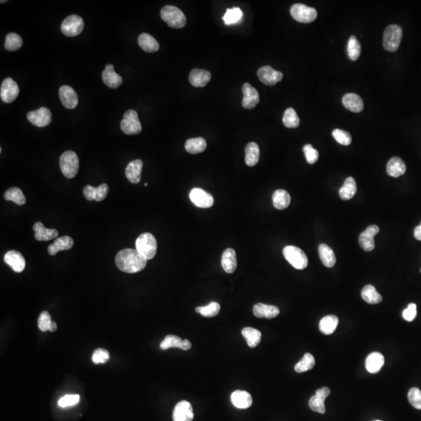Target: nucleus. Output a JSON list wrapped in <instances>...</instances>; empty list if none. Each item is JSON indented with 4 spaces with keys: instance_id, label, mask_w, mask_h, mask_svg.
<instances>
[{
    "instance_id": "f257e3e1",
    "label": "nucleus",
    "mask_w": 421,
    "mask_h": 421,
    "mask_svg": "<svg viewBox=\"0 0 421 421\" xmlns=\"http://www.w3.org/2000/svg\"><path fill=\"white\" fill-rule=\"evenodd\" d=\"M147 259L136 249L122 250L115 256V264L120 271L123 272H139L145 269L147 265Z\"/></svg>"
},
{
    "instance_id": "f03ea898",
    "label": "nucleus",
    "mask_w": 421,
    "mask_h": 421,
    "mask_svg": "<svg viewBox=\"0 0 421 421\" xmlns=\"http://www.w3.org/2000/svg\"><path fill=\"white\" fill-rule=\"evenodd\" d=\"M136 250L147 260L154 259L157 253L156 237L149 233H142L136 240Z\"/></svg>"
},
{
    "instance_id": "7ed1b4c3",
    "label": "nucleus",
    "mask_w": 421,
    "mask_h": 421,
    "mask_svg": "<svg viewBox=\"0 0 421 421\" xmlns=\"http://www.w3.org/2000/svg\"><path fill=\"white\" fill-rule=\"evenodd\" d=\"M161 17L169 27L182 28L187 24V18L181 9L174 6H164L161 10Z\"/></svg>"
},
{
    "instance_id": "20e7f679",
    "label": "nucleus",
    "mask_w": 421,
    "mask_h": 421,
    "mask_svg": "<svg viewBox=\"0 0 421 421\" xmlns=\"http://www.w3.org/2000/svg\"><path fill=\"white\" fill-rule=\"evenodd\" d=\"M403 38L401 27L392 24L387 27L383 37V46L388 52H396L399 49Z\"/></svg>"
},
{
    "instance_id": "39448f33",
    "label": "nucleus",
    "mask_w": 421,
    "mask_h": 421,
    "mask_svg": "<svg viewBox=\"0 0 421 421\" xmlns=\"http://www.w3.org/2000/svg\"><path fill=\"white\" fill-rule=\"evenodd\" d=\"M283 255L289 264L299 270L305 269L308 265V259L305 253L299 247L287 246L284 247Z\"/></svg>"
},
{
    "instance_id": "423d86ee",
    "label": "nucleus",
    "mask_w": 421,
    "mask_h": 421,
    "mask_svg": "<svg viewBox=\"0 0 421 421\" xmlns=\"http://www.w3.org/2000/svg\"><path fill=\"white\" fill-rule=\"evenodd\" d=\"M62 174L68 179L75 177L79 170V158L75 152L67 151L62 153L59 159Z\"/></svg>"
},
{
    "instance_id": "0eeeda50",
    "label": "nucleus",
    "mask_w": 421,
    "mask_h": 421,
    "mask_svg": "<svg viewBox=\"0 0 421 421\" xmlns=\"http://www.w3.org/2000/svg\"><path fill=\"white\" fill-rule=\"evenodd\" d=\"M121 130L127 135H136L142 130L141 122L138 118V112L134 110L126 111L123 115V119L120 123Z\"/></svg>"
},
{
    "instance_id": "6e6552de",
    "label": "nucleus",
    "mask_w": 421,
    "mask_h": 421,
    "mask_svg": "<svg viewBox=\"0 0 421 421\" xmlns=\"http://www.w3.org/2000/svg\"><path fill=\"white\" fill-rule=\"evenodd\" d=\"M290 13L294 20L305 24L313 22L317 16V11L315 8L309 7L301 3L293 5L290 9Z\"/></svg>"
},
{
    "instance_id": "1a4fd4ad",
    "label": "nucleus",
    "mask_w": 421,
    "mask_h": 421,
    "mask_svg": "<svg viewBox=\"0 0 421 421\" xmlns=\"http://www.w3.org/2000/svg\"><path fill=\"white\" fill-rule=\"evenodd\" d=\"M84 26V20L80 16L70 15L62 21L61 31L66 36H77L82 32Z\"/></svg>"
},
{
    "instance_id": "9d476101",
    "label": "nucleus",
    "mask_w": 421,
    "mask_h": 421,
    "mask_svg": "<svg viewBox=\"0 0 421 421\" xmlns=\"http://www.w3.org/2000/svg\"><path fill=\"white\" fill-rule=\"evenodd\" d=\"M20 89L17 83L10 77L5 79L1 85L0 97L4 103H11L18 96Z\"/></svg>"
},
{
    "instance_id": "9b49d317",
    "label": "nucleus",
    "mask_w": 421,
    "mask_h": 421,
    "mask_svg": "<svg viewBox=\"0 0 421 421\" xmlns=\"http://www.w3.org/2000/svg\"><path fill=\"white\" fill-rule=\"evenodd\" d=\"M27 119L38 127H45L51 123L52 113L49 108L41 107L39 109L28 112Z\"/></svg>"
},
{
    "instance_id": "f8f14e48",
    "label": "nucleus",
    "mask_w": 421,
    "mask_h": 421,
    "mask_svg": "<svg viewBox=\"0 0 421 421\" xmlns=\"http://www.w3.org/2000/svg\"><path fill=\"white\" fill-rule=\"evenodd\" d=\"M190 199L197 207L202 209H209L214 205L212 195L201 188L192 189L190 193Z\"/></svg>"
},
{
    "instance_id": "ddd939ff",
    "label": "nucleus",
    "mask_w": 421,
    "mask_h": 421,
    "mask_svg": "<svg viewBox=\"0 0 421 421\" xmlns=\"http://www.w3.org/2000/svg\"><path fill=\"white\" fill-rule=\"evenodd\" d=\"M380 229L378 226L376 225H369L363 233H361L359 236V244L364 251H373L375 247L374 244V236L379 233Z\"/></svg>"
},
{
    "instance_id": "4468645a",
    "label": "nucleus",
    "mask_w": 421,
    "mask_h": 421,
    "mask_svg": "<svg viewBox=\"0 0 421 421\" xmlns=\"http://www.w3.org/2000/svg\"><path fill=\"white\" fill-rule=\"evenodd\" d=\"M258 77L263 84L268 86H273L282 81L283 75L281 72L274 70L271 66H264L259 69Z\"/></svg>"
},
{
    "instance_id": "2eb2a0df",
    "label": "nucleus",
    "mask_w": 421,
    "mask_h": 421,
    "mask_svg": "<svg viewBox=\"0 0 421 421\" xmlns=\"http://www.w3.org/2000/svg\"><path fill=\"white\" fill-rule=\"evenodd\" d=\"M194 412L191 403L187 401L178 403L172 414L173 421H193Z\"/></svg>"
},
{
    "instance_id": "dca6fc26",
    "label": "nucleus",
    "mask_w": 421,
    "mask_h": 421,
    "mask_svg": "<svg viewBox=\"0 0 421 421\" xmlns=\"http://www.w3.org/2000/svg\"><path fill=\"white\" fill-rule=\"evenodd\" d=\"M243 94H244V99L242 102V105L244 108L251 109L259 104L260 101L259 92L254 87L251 86L249 83H245L244 84Z\"/></svg>"
},
{
    "instance_id": "f3484780",
    "label": "nucleus",
    "mask_w": 421,
    "mask_h": 421,
    "mask_svg": "<svg viewBox=\"0 0 421 421\" xmlns=\"http://www.w3.org/2000/svg\"><path fill=\"white\" fill-rule=\"evenodd\" d=\"M59 99L63 106L73 109L78 104V96L71 87L63 85L59 90Z\"/></svg>"
},
{
    "instance_id": "a211bd4d",
    "label": "nucleus",
    "mask_w": 421,
    "mask_h": 421,
    "mask_svg": "<svg viewBox=\"0 0 421 421\" xmlns=\"http://www.w3.org/2000/svg\"><path fill=\"white\" fill-rule=\"evenodd\" d=\"M108 193V187L105 183H103L98 187H94L91 185H87L84 187L83 194L84 198L88 201H96V202H102L105 198H106Z\"/></svg>"
},
{
    "instance_id": "6ab92c4d",
    "label": "nucleus",
    "mask_w": 421,
    "mask_h": 421,
    "mask_svg": "<svg viewBox=\"0 0 421 421\" xmlns=\"http://www.w3.org/2000/svg\"><path fill=\"white\" fill-rule=\"evenodd\" d=\"M4 262L17 273L22 272L25 268V259L19 251H8L4 256Z\"/></svg>"
},
{
    "instance_id": "aec40b11",
    "label": "nucleus",
    "mask_w": 421,
    "mask_h": 421,
    "mask_svg": "<svg viewBox=\"0 0 421 421\" xmlns=\"http://www.w3.org/2000/svg\"><path fill=\"white\" fill-rule=\"evenodd\" d=\"M191 342L185 339L182 340L181 338L174 335H168L160 344V348L165 350L169 348H179L183 350H188L191 348Z\"/></svg>"
},
{
    "instance_id": "412c9836",
    "label": "nucleus",
    "mask_w": 421,
    "mask_h": 421,
    "mask_svg": "<svg viewBox=\"0 0 421 421\" xmlns=\"http://www.w3.org/2000/svg\"><path fill=\"white\" fill-rule=\"evenodd\" d=\"M253 312L255 317L259 318H275L279 315L280 311L277 307L273 305H267V304H255L253 308Z\"/></svg>"
},
{
    "instance_id": "4be33fe9",
    "label": "nucleus",
    "mask_w": 421,
    "mask_h": 421,
    "mask_svg": "<svg viewBox=\"0 0 421 421\" xmlns=\"http://www.w3.org/2000/svg\"><path fill=\"white\" fill-rule=\"evenodd\" d=\"M103 81L110 88H117L123 83V79L114 70L112 64H108L103 72Z\"/></svg>"
},
{
    "instance_id": "5701e85b",
    "label": "nucleus",
    "mask_w": 421,
    "mask_h": 421,
    "mask_svg": "<svg viewBox=\"0 0 421 421\" xmlns=\"http://www.w3.org/2000/svg\"><path fill=\"white\" fill-rule=\"evenodd\" d=\"M142 168L143 162L141 160L136 159L129 163L128 165L126 166L125 173L130 183L137 184L141 181Z\"/></svg>"
},
{
    "instance_id": "b1692460",
    "label": "nucleus",
    "mask_w": 421,
    "mask_h": 421,
    "mask_svg": "<svg viewBox=\"0 0 421 421\" xmlns=\"http://www.w3.org/2000/svg\"><path fill=\"white\" fill-rule=\"evenodd\" d=\"M231 402L236 408L247 409L251 407L253 399L249 392L236 390L231 395Z\"/></svg>"
},
{
    "instance_id": "393cba45",
    "label": "nucleus",
    "mask_w": 421,
    "mask_h": 421,
    "mask_svg": "<svg viewBox=\"0 0 421 421\" xmlns=\"http://www.w3.org/2000/svg\"><path fill=\"white\" fill-rule=\"evenodd\" d=\"M210 77L211 74L208 70L194 69L190 73L189 80L193 86L202 88L207 85L208 83L210 81Z\"/></svg>"
},
{
    "instance_id": "a878e982",
    "label": "nucleus",
    "mask_w": 421,
    "mask_h": 421,
    "mask_svg": "<svg viewBox=\"0 0 421 421\" xmlns=\"http://www.w3.org/2000/svg\"><path fill=\"white\" fill-rule=\"evenodd\" d=\"M35 238L38 241H49L56 238L59 233L55 229H47L41 222H36L33 226Z\"/></svg>"
},
{
    "instance_id": "bb28decb",
    "label": "nucleus",
    "mask_w": 421,
    "mask_h": 421,
    "mask_svg": "<svg viewBox=\"0 0 421 421\" xmlns=\"http://www.w3.org/2000/svg\"><path fill=\"white\" fill-rule=\"evenodd\" d=\"M73 246V240L70 236H61L50 244L48 247V252L52 256H55L57 253L62 251L71 249Z\"/></svg>"
},
{
    "instance_id": "cd10ccee",
    "label": "nucleus",
    "mask_w": 421,
    "mask_h": 421,
    "mask_svg": "<svg viewBox=\"0 0 421 421\" xmlns=\"http://www.w3.org/2000/svg\"><path fill=\"white\" fill-rule=\"evenodd\" d=\"M343 104L345 108L351 112H361L364 109L363 99L357 94L349 93L343 98Z\"/></svg>"
},
{
    "instance_id": "c85d7f7f",
    "label": "nucleus",
    "mask_w": 421,
    "mask_h": 421,
    "mask_svg": "<svg viewBox=\"0 0 421 421\" xmlns=\"http://www.w3.org/2000/svg\"><path fill=\"white\" fill-rule=\"evenodd\" d=\"M385 364V358L382 354L377 352L372 353L367 357L366 369L369 373H376L381 370V368Z\"/></svg>"
},
{
    "instance_id": "c756f323",
    "label": "nucleus",
    "mask_w": 421,
    "mask_h": 421,
    "mask_svg": "<svg viewBox=\"0 0 421 421\" xmlns=\"http://www.w3.org/2000/svg\"><path fill=\"white\" fill-rule=\"evenodd\" d=\"M387 173L394 178H398L403 176L406 171L407 166L404 161L399 157L392 158L387 164Z\"/></svg>"
},
{
    "instance_id": "7c9ffc66",
    "label": "nucleus",
    "mask_w": 421,
    "mask_h": 421,
    "mask_svg": "<svg viewBox=\"0 0 421 421\" xmlns=\"http://www.w3.org/2000/svg\"><path fill=\"white\" fill-rule=\"evenodd\" d=\"M222 266L224 271L229 274H232L236 271L237 261L234 250L228 248L224 251L222 256Z\"/></svg>"
},
{
    "instance_id": "2f4dec72",
    "label": "nucleus",
    "mask_w": 421,
    "mask_h": 421,
    "mask_svg": "<svg viewBox=\"0 0 421 421\" xmlns=\"http://www.w3.org/2000/svg\"><path fill=\"white\" fill-rule=\"evenodd\" d=\"M319 257L320 261L325 267H332L336 263L334 251L327 244H320L318 247Z\"/></svg>"
},
{
    "instance_id": "473e14b6",
    "label": "nucleus",
    "mask_w": 421,
    "mask_h": 421,
    "mask_svg": "<svg viewBox=\"0 0 421 421\" xmlns=\"http://www.w3.org/2000/svg\"><path fill=\"white\" fill-rule=\"evenodd\" d=\"M138 44L147 53H156L159 50L158 42L149 34H141L138 37Z\"/></svg>"
},
{
    "instance_id": "72a5a7b5",
    "label": "nucleus",
    "mask_w": 421,
    "mask_h": 421,
    "mask_svg": "<svg viewBox=\"0 0 421 421\" xmlns=\"http://www.w3.org/2000/svg\"><path fill=\"white\" fill-rule=\"evenodd\" d=\"M273 205L278 210L287 209L291 202V198L289 193L285 190H277L273 194Z\"/></svg>"
},
{
    "instance_id": "f704fd0d",
    "label": "nucleus",
    "mask_w": 421,
    "mask_h": 421,
    "mask_svg": "<svg viewBox=\"0 0 421 421\" xmlns=\"http://www.w3.org/2000/svg\"><path fill=\"white\" fill-rule=\"evenodd\" d=\"M260 158V149L258 144L251 142L246 146L245 162L248 166H255L259 162Z\"/></svg>"
},
{
    "instance_id": "c9c22d12",
    "label": "nucleus",
    "mask_w": 421,
    "mask_h": 421,
    "mask_svg": "<svg viewBox=\"0 0 421 421\" xmlns=\"http://www.w3.org/2000/svg\"><path fill=\"white\" fill-rule=\"evenodd\" d=\"M339 319L335 315H328L323 317L319 323V329L324 335H331L336 329Z\"/></svg>"
},
{
    "instance_id": "e433bc0d",
    "label": "nucleus",
    "mask_w": 421,
    "mask_h": 421,
    "mask_svg": "<svg viewBox=\"0 0 421 421\" xmlns=\"http://www.w3.org/2000/svg\"><path fill=\"white\" fill-rule=\"evenodd\" d=\"M357 193V183L353 177L346 178L344 184L339 191L341 199L348 201L354 198Z\"/></svg>"
},
{
    "instance_id": "4c0bfd02",
    "label": "nucleus",
    "mask_w": 421,
    "mask_h": 421,
    "mask_svg": "<svg viewBox=\"0 0 421 421\" xmlns=\"http://www.w3.org/2000/svg\"><path fill=\"white\" fill-rule=\"evenodd\" d=\"M363 300L368 304H377L382 301L381 295L377 291L374 286L367 285L361 291Z\"/></svg>"
},
{
    "instance_id": "58836bf2",
    "label": "nucleus",
    "mask_w": 421,
    "mask_h": 421,
    "mask_svg": "<svg viewBox=\"0 0 421 421\" xmlns=\"http://www.w3.org/2000/svg\"><path fill=\"white\" fill-rule=\"evenodd\" d=\"M242 335L247 341V345L251 348H255L256 346L260 344L262 340V333L259 330L255 328L247 327L242 330Z\"/></svg>"
},
{
    "instance_id": "ea45409f",
    "label": "nucleus",
    "mask_w": 421,
    "mask_h": 421,
    "mask_svg": "<svg viewBox=\"0 0 421 421\" xmlns=\"http://www.w3.org/2000/svg\"><path fill=\"white\" fill-rule=\"evenodd\" d=\"M207 148V143L204 138H195L187 140L185 149L190 154L196 155L202 153Z\"/></svg>"
},
{
    "instance_id": "a19ab883",
    "label": "nucleus",
    "mask_w": 421,
    "mask_h": 421,
    "mask_svg": "<svg viewBox=\"0 0 421 421\" xmlns=\"http://www.w3.org/2000/svg\"><path fill=\"white\" fill-rule=\"evenodd\" d=\"M4 198L6 201L14 202L18 205H24L26 203V198L22 191L18 187L8 189L4 194Z\"/></svg>"
},
{
    "instance_id": "79ce46f5",
    "label": "nucleus",
    "mask_w": 421,
    "mask_h": 421,
    "mask_svg": "<svg viewBox=\"0 0 421 421\" xmlns=\"http://www.w3.org/2000/svg\"><path fill=\"white\" fill-rule=\"evenodd\" d=\"M315 365V359L314 356L311 354H305L302 359L295 365V371L297 373L308 371L313 369Z\"/></svg>"
},
{
    "instance_id": "37998d69",
    "label": "nucleus",
    "mask_w": 421,
    "mask_h": 421,
    "mask_svg": "<svg viewBox=\"0 0 421 421\" xmlns=\"http://www.w3.org/2000/svg\"><path fill=\"white\" fill-rule=\"evenodd\" d=\"M284 126L287 128H297L300 126V118L293 108H289L284 112L282 118Z\"/></svg>"
},
{
    "instance_id": "c03bdc74",
    "label": "nucleus",
    "mask_w": 421,
    "mask_h": 421,
    "mask_svg": "<svg viewBox=\"0 0 421 421\" xmlns=\"http://www.w3.org/2000/svg\"><path fill=\"white\" fill-rule=\"evenodd\" d=\"M243 18V12L238 7L228 9L223 16V20L226 25L238 24Z\"/></svg>"
},
{
    "instance_id": "a18cd8bd",
    "label": "nucleus",
    "mask_w": 421,
    "mask_h": 421,
    "mask_svg": "<svg viewBox=\"0 0 421 421\" xmlns=\"http://www.w3.org/2000/svg\"><path fill=\"white\" fill-rule=\"evenodd\" d=\"M220 307L219 304L216 302H211L205 307H198L195 309L197 313L202 315V316L205 317H215L216 315L219 314Z\"/></svg>"
},
{
    "instance_id": "49530a36",
    "label": "nucleus",
    "mask_w": 421,
    "mask_h": 421,
    "mask_svg": "<svg viewBox=\"0 0 421 421\" xmlns=\"http://www.w3.org/2000/svg\"><path fill=\"white\" fill-rule=\"evenodd\" d=\"M347 51H348L349 57L351 60H357L361 55V45H360L359 41L357 40L354 35H352L349 39Z\"/></svg>"
},
{
    "instance_id": "de8ad7c7",
    "label": "nucleus",
    "mask_w": 421,
    "mask_h": 421,
    "mask_svg": "<svg viewBox=\"0 0 421 421\" xmlns=\"http://www.w3.org/2000/svg\"><path fill=\"white\" fill-rule=\"evenodd\" d=\"M23 40L20 35L16 33H9L6 35L5 48L8 51H16L22 46Z\"/></svg>"
},
{
    "instance_id": "09e8293b",
    "label": "nucleus",
    "mask_w": 421,
    "mask_h": 421,
    "mask_svg": "<svg viewBox=\"0 0 421 421\" xmlns=\"http://www.w3.org/2000/svg\"><path fill=\"white\" fill-rule=\"evenodd\" d=\"M324 401L325 399L317 395H315L312 396L309 400V407L315 412L319 413V414H325V406H324Z\"/></svg>"
},
{
    "instance_id": "8fccbe9b",
    "label": "nucleus",
    "mask_w": 421,
    "mask_h": 421,
    "mask_svg": "<svg viewBox=\"0 0 421 421\" xmlns=\"http://www.w3.org/2000/svg\"><path fill=\"white\" fill-rule=\"evenodd\" d=\"M332 136H333L335 141L340 145L348 146L351 144L352 137L350 133L347 132V131L340 130V129H335L332 132Z\"/></svg>"
},
{
    "instance_id": "3c124183",
    "label": "nucleus",
    "mask_w": 421,
    "mask_h": 421,
    "mask_svg": "<svg viewBox=\"0 0 421 421\" xmlns=\"http://www.w3.org/2000/svg\"><path fill=\"white\" fill-rule=\"evenodd\" d=\"M408 399L412 407L421 410V391L419 388H411L408 392Z\"/></svg>"
},
{
    "instance_id": "603ef678",
    "label": "nucleus",
    "mask_w": 421,
    "mask_h": 421,
    "mask_svg": "<svg viewBox=\"0 0 421 421\" xmlns=\"http://www.w3.org/2000/svg\"><path fill=\"white\" fill-rule=\"evenodd\" d=\"M109 353L105 349L99 348L95 350L93 355H92V362L95 365H99V364H105L109 360Z\"/></svg>"
},
{
    "instance_id": "864d4df0",
    "label": "nucleus",
    "mask_w": 421,
    "mask_h": 421,
    "mask_svg": "<svg viewBox=\"0 0 421 421\" xmlns=\"http://www.w3.org/2000/svg\"><path fill=\"white\" fill-rule=\"evenodd\" d=\"M53 320L51 319L50 313L47 312H43L39 315V320H38V326L39 329L42 331H50V326H51Z\"/></svg>"
},
{
    "instance_id": "5fc2aeb1",
    "label": "nucleus",
    "mask_w": 421,
    "mask_h": 421,
    "mask_svg": "<svg viewBox=\"0 0 421 421\" xmlns=\"http://www.w3.org/2000/svg\"><path fill=\"white\" fill-rule=\"evenodd\" d=\"M303 150H304V155L306 156L307 161L309 164H315L318 159V152L314 149L312 145H304Z\"/></svg>"
},
{
    "instance_id": "6e6d98bb",
    "label": "nucleus",
    "mask_w": 421,
    "mask_h": 421,
    "mask_svg": "<svg viewBox=\"0 0 421 421\" xmlns=\"http://www.w3.org/2000/svg\"><path fill=\"white\" fill-rule=\"evenodd\" d=\"M80 402V396L79 395H66L61 398L58 402L59 407L62 408L72 407L77 404Z\"/></svg>"
},
{
    "instance_id": "4d7b16f0",
    "label": "nucleus",
    "mask_w": 421,
    "mask_h": 421,
    "mask_svg": "<svg viewBox=\"0 0 421 421\" xmlns=\"http://www.w3.org/2000/svg\"><path fill=\"white\" fill-rule=\"evenodd\" d=\"M417 316V305L415 304H410L407 309L403 312V317L407 321H413Z\"/></svg>"
},
{
    "instance_id": "13d9d810",
    "label": "nucleus",
    "mask_w": 421,
    "mask_h": 421,
    "mask_svg": "<svg viewBox=\"0 0 421 421\" xmlns=\"http://www.w3.org/2000/svg\"><path fill=\"white\" fill-rule=\"evenodd\" d=\"M330 394H331V391H330L329 388L328 387H323L320 389H317L315 395H317V396L326 399L330 396Z\"/></svg>"
},
{
    "instance_id": "bf43d9fd",
    "label": "nucleus",
    "mask_w": 421,
    "mask_h": 421,
    "mask_svg": "<svg viewBox=\"0 0 421 421\" xmlns=\"http://www.w3.org/2000/svg\"><path fill=\"white\" fill-rule=\"evenodd\" d=\"M414 237H415L416 240L421 241V223L414 229Z\"/></svg>"
},
{
    "instance_id": "052dcab7",
    "label": "nucleus",
    "mask_w": 421,
    "mask_h": 421,
    "mask_svg": "<svg viewBox=\"0 0 421 421\" xmlns=\"http://www.w3.org/2000/svg\"><path fill=\"white\" fill-rule=\"evenodd\" d=\"M57 328V324L56 323L53 321L51 324V326H50V331H55Z\"/></svg>"
},
{
    "instance_id": "680f3d73",
    "label": "nucleus",
    "mask_w": 421,
    "mask_h": 421,
    "mask_svg": "<svg viewBox=\"0 0 421 421\" xmlns=\"http://www.w3.org/2000/svg\"><path fill=\"white\" fill-rule=\"evenodd\" d=\"M145 187H148V183H145Z\"/></svg>"
},
{
    "instance_id": "e2e57ef3",
    "label": "nucleus",
    "mask_w": 421,
    "mask_h": 421,
    "mask_svg": "<svg viewBox=\"0 0 421 421\" xmlns=\"http://www.w3.org/2000/svg\"></svg>"
},
{
    "instance_id": "0e129e2a",
    "label": "nucleus",
    "mask_w": 421,
    "mask_h": 421,
    "mask_svg": "<svg viewBox=\"0 0 421 421\" xmlns=\"http://www.w3.org/2000/svg\"></svg>"
}]
</instances>
